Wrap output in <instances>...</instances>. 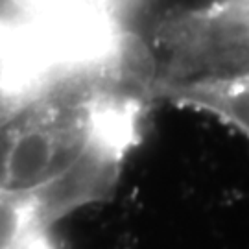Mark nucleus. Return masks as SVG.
I'll list each match as a JSON object with an SVG mask.
<instances>
[{"mask_svg":"<svg viewBox=\"0 0 249 249\" xmlns=\"http://www.w3.org/2000/svg\"><path fill=\"white\" fill-rule=\"evenodd\" d=\"M52 229L30 201L0 194V249H61Z\"/></svg>","mask_w":249,"mask_h":249,"instance_id":"4","label":"nucleus"},{"mask_svg":"<svg viewBox=\"0 0 249 249\" xmlns=\"http://www.w3.org/2000/svg\"><path fill=\"white\" fill-rule=\"evenodd\" d=\"M0 20H20V15L9 0H0Z\"/></svg>","mask_w":249,"mask_h":249,"instance_id":"6","label":"nucleus"},{"mask_svg":"<svg viewBox=\"0 0 249 249\" xmlns=\"http://www.w3.org/2000/svg\"><path fill=\"white\" fill-rule=\"evenodd\" d=\"M150 106L96 76L57 81L0 129V194L30 201L50 227L109 199Z\"/></svg>","mask_w":249,"mask_h":249,"instance_id":"1","label":"nucleus"},{"mask_svg":"<svg viewBox=\"0 0 249 249\" xmlns=\"http://www.w3.org/2000/svg\"><path fill=\"white\" fill-rule=\"evenodd\" d=\"M18 109H20V104L11 94V90L4 85V81L0 80V129L8 124Z\"/></svg>","mask_w":249,"mask_h":249,"instance_id":"5","label":"nucleus"},{"mask_svg":"<svg viewBox=\"0 0 249 249\" xmlns=\"http://www.w3.org/2000/svg\"><path fill=\"white\" fill-rule=\"evenodd\" d=\"M155 53L159 85L248 72L249 0H211L172 13L155 30Z\"/></svg>","mask_w":249,"mask_h":249,"instance_id":"2","label":"nucleus"},{"mask_svg":"<svg viewBox=\"0 0 249 249\" xmlns=\"http://www.w3.org/2000/svg\"><path fill=\"white\" fill-rule=\"evenodd\" d=\"M155 100L207 113L249 141V71L227 78L164 83L155 90Z\"/></svg>","mask_w":249,"mask_h":249,"instance_id":"3","label":"nucleus"}]
</instances>
